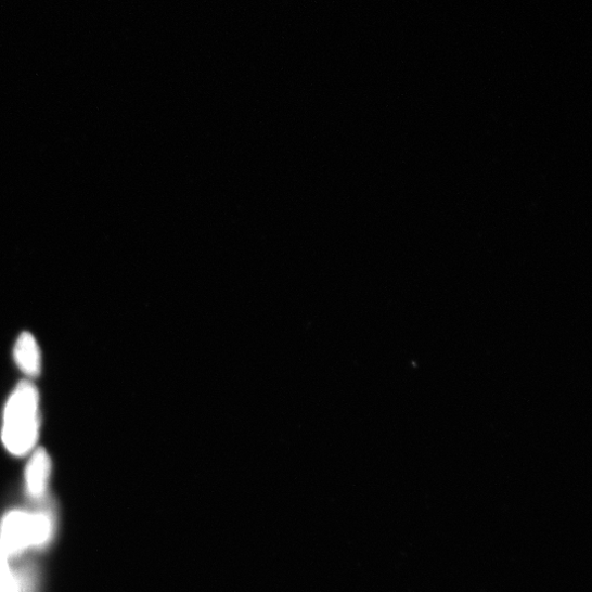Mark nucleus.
I'll return each instance as SVG.
<instances>
[{
    "label": "nucleus",
    "mask_w": 592,
    "mask_h": 592,
    "mask_svg": "<svg viewBox=\"0 0 592 592\" xmlns=\"http://www.w3.org/2000/svg\"><path fill=\"white\" fill-rule=\"evenodd\" d=\"M14 357L18 368L30 377H37L41 373V351L33 334L23 333L14 349Z\"/></svg>",
    "instance_id": "obj_4"
},
{
    "label": "nucleus",
    "mask_w": 592,
    "mask_h": 592,
    "mask_svg": "<svg viewBox=\"0 0 592 592\" xmlns=\"http://www.w3.org/2000/svg\"><path fill=\"white\" fill-rule=\"evenodd\" d=\"M52 533V522L46 514H9L0 528V545L8 554H17L28 546L47 543Z\"/></svg>",
    "instance_id": "obj_2"
},
{
    "label": "nucleus",
    "mask_w": 592,
    "mask_h": 592,
    "mask_svg": "<svg viewBox=\"0 0 592 592\" xmlns=\"http://www.w3.org/2000/svg\"><path fill=\"white\" fill-rule=\"evenodd\" d=\"M52 471L50 455L44 449L34 450L26 468V484L30 496L41 498L46 492Z\"/></svg>",
    "instance_id": "obj_3"
},
{
    "label": "nucleus",
    "mask_w": 592,
    "mask_h": 592,
    "mask_svg": "<svg viewBox=\"0 0 592 592\" xmlns=\"http://www.w3.org/2000/svg\"><path fill=\"white\" fill-rule=\"evenodd\" d=\"M40 397L31 382H22L12 392L4 411L2 440L15 456L34 452L40 434Z\"/></svg>",
    "instance_id": "obj_1"
},
{
    "label": "nucleus",
    "mask_w": 592,
    "mask_h": 592,
    "mask_svg": "<svg viewBox=\"0 0 592 592\" xmlns=\"http://www.w3.org/2000/svg\"><path fill=\"white\" fill-rule=\"evenodd\" d=\"M8 555L3 546L0 545V579L12 576L8 564Z\"/></svg>",
    "instance_id": "obj_5"
}]
</instances>
